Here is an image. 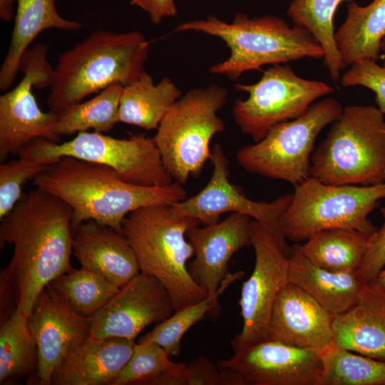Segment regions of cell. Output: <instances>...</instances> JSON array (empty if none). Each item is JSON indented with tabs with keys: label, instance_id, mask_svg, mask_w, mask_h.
<instances>
[{
	"label": "cell",
	"instance_id": "1",
	"mask_svg": "<svg viewBox=\"0 0 385 385\" xmlns=\"http://www.w3.org/2000/svg\"><path fill=\"white\" fill-rule=\"evenodd\" d=\"M72 209L39 188L23 193L1 218L0 247H14L0 274L1 321L16 309L29 316L41 291L73 270Z\"/></svg>",
	"mask_w": 385,
	"mask_h": 385
},
{
	"label": "cell",
	"instance_id": "2",
	"mask_svg": "<svg viewBox=\"0 0 385 385\" xmlns=\"http://www.w3.org/2000/svg\"><path fill=\"white\" fill-rule=\"evenodd\" d=\"M36 188L63 200L72 209L73 230L94 220L122 232L132 212L154 205H173L188 198L183 185L145 186L123 180L113 168L64 156L34 179Z\"/></svg>",
	"mask_w": 385,
	"mask_h": 385
},
{
	"label": "cell",
	"instance_id": "3",
	"mask_svg": "<svg viewBox=\"0 0 385 385\" xmlns=\"http://www.w3.org/2000/svg\"><path fill=\"white\" fill-rule=\"evenodd\" d=\"M150 42L140 32L96 31L61 53L54 68L49 111L58 113L120 82L125 86L145 70Z\"/></svg>",
	"mask_w": 385,
	"mask_h": 385
},
{
	"label": "cell",
	"instance_id": "4",
	"mask_svg": "<svg viewBox=\"0 0 385 385\" xmlns=\"http://www.w3.org/2000/svg\"><path fill=\"white\" fill-rule=\"evenodd\" d=\"M175 31L201 32L222 39L230 54L209 71L232 80L238 79L246 71H263L261 67L265 65L324 56L322 46L305 28L297 24L291 26L274 16L250 18L237 13L232 23L207 16L205 19L180 23Z\"/></svg>",
	"mask_w": 385,
	"mask_h": 385
},
{
	"label": "cell",
	"instance_id": "5",
	"mask_svg": "<svg viewBox=\"0 0 385 385\" xmlns=\"http://www.w3.org/2000/svg\"><path fill=\"white\" fill-rule=\"evenodd\" d=\"M200 223L175 213L170 205L139 208L123 222V235L135 254L140 272L163 284L175 311L208 296L192 279L188 265L195 252L186 233Z\"/></svg>",
	"mask_w": 385,
	"mask_h": 385
},
{
	"label": "cell",
	"instance_id": "6",
	"mask_svg": "<svg viewBox=\"0 0 385 385\" xmlns=\"http://www.w3.org/2000/svg\"><path fill=\"white\" fill-rule=\"evenodd\" d=\"M377 106L343 109L314 150L310 175L329 185L385 182V118Z\"/></svg>",
	"mask_w": 385,
	"mask_h": 385
},
{
	"label": "cell",
	"instance_id": "7",
	"mask_svg": "<svg viewBox=\"0 0 385 385\" xmlns=\"http://www.w3.org/2000/svg\"><path fill=\"white\" fill-rule=\"evenodd\" d=\"M228 92L217 84L192 88L168 111L153 138L164 167L173 180L184 185L198 177L210 158V142L225 130L217 112Z\"/></svg>",
	"mask_w": 385,
	"mask_h": 385
},
{
	"label": "cell",
	"instance_id": "8",
	"mask_svg": "<svg viewBox=\"0 0 385 385\" xmlns=\"http://www.w3.org/2000/svg\"><path fill=\"white\" fill-rule=\"evenodd\" d=\"M385 199V182L373 185H329L309 176L294 185L282 219L286 240H307L329 229H352L368 237L377 228L369 215Z\"/></svg>",
	"mask_w": 385,
	"mask_h": 385
},
{
	"label": "cell",
	"instance_id": "9",
	"mask_svg": "<svg viewBox=\"0 0 385 385\" xmlns=\"http://www.w3.org/2000/svg\"><path fill=\"white\" fill-rule=\"evenodd\" d=\"M343 109L332 98L315 102L299 117L274 125L260 140L238 149L237 162L250 173L294 186L311 176L317 138Z\"/></svg>",
	"mask_w": 385,
	"mask_h": 385
},
{
	"label": "cell",
	"instance_id": "10",
	"mask_svg": "<svg viewBox=\"0 0 385 385\" xmlns=\"http://www.w3.org/2000/svg\"><path fill=\"white\" fill-rule=\"evenodd\" d=\"M19 156L47 166L62 157H73L107 165L123 180L145 186L165 185L173 182L153 138L142 133H130L129 138L120 139L85 131L63 143L40 138L25 146Z\"/></svg>",
	"mask_w": 385,
	"mask_h": 385
},
{
	"label": "cell",
	"instance_id": "11",
	"mask_svg": "<svg viewBox=\"0 0 385 385\" xmlns=\"http://www.w3.org/2000/svg\"><path fill=\"white\" fill-rule=\"evenodd\" d=\"M235 88L247 93L248 97L235 101L234 120L255 142L274 125L299 117L316 100L334 91L328 83L303 78L282 64L263 71L255 83H237Z\"/></svg>",
	"mask_w": 385,
	"mask_h": 385
},
{
	"label": "cell",
	"instance_id": "12",
	"mask_svg": "<svg viewBox=\"0 0 385 385\" xmlns=\"http://www.w3.org/2000/svg\"><path fill=\"white\" fill-rule=\"evenodd\" d=\"M48 48L39 43L24 53L19 67L20 82L0 96V160L40 138L59 143L55 133L56 114L41 110L33 88L51 87L54 68L47 59Z\"/></svg>",
	"mask_w": 385,
	"mask_h": 385
},
{
	"label": "cell",
	"instance_id": "13",
	"mask_svg": "<svg viewBox=\"0 0 385 385\" xmlns=\"http://www.w3.org/2000/svg\"><path fill=\"white\" fill-rule=\"evenodd\" d=\"M251 245L255 251V266L242 284L239 302L242 328L231 342L233 351L268 339L275 299L289 282L287 253L255 220L251 221Z\"/></svg>",
	"mask_w": 385,
	"mask_h": 385
},
{
	"label": "cell",
	"instance_id": "14",
	"mask_svg": "<svg viewBox=\"0 0 385 385\" xmlns=\"http://www.w3.org/2000/svg\"><path fill=\"white\" fill-rule=\"evenodd\" d=\"M210 160L212 174L207 185L195 195L170 205L172 210L193 217L205 225L219 222L220 215L225 212L247 215L265 227L288 253L282 219L291 202L292 193L272 202L254 201L230 182L229 160L220 144L212 148Z\"/></svg>",
	"mask_w": 385,
	"mask_h": 385
},
{
	"label": "cell",
	"instance_id": "15",
	"mask_svg": "<svg viewBox=\"0 0 385 385\" xmlns=\"http://www.w3.org/2000/svg\"><path fill=\"white\" fill-rule=\"evenodd\" d=\"M217 366L222 385H319L320 352L267 339L234 351Z\"/></svg>",
	"mask_w": 385,
	"mask_h": 385
},
{
	"label": "cell",
	"instance_id": "16",
	"mask_svg": "<svg viewBox=\"0 0 385 385\" xmlns=\"http://www.w3.org/2000/svg\"><path fill=\"white\" fill-rule=\"evenodd\" d=\"M175 311L163 284L154 277L140 272L88 318L90 337L135 340L146 327L164 321Z\"/></svg>",
	"mask_w": 385,
	"mask_h": 385
},
{
	"label": "cell",
	"instance_id": "17",
	"mask_svg": "<svg viewBox=\"0 0 385 385\" xmlns=\"http://www.w3.org/2000/svg\"><path fill=\"white\" fill-rule=\"evenodd\" d=\"M29 325L38 354L34 382L50 385L69 351L90 337L89 319L76 313L49 284L38 296Z\"/></svg>",
	"mask_w": 385,
	"mask_h": 385
},
{
	"label": "cell",
	"instance_id": "18",
	"mask_svg": "<svg viewBox=\"0 0 385 385\" xmlns=\"http://www.w3.org/2000/svg\"><path fill=\"white\" fill-rule=\"evenodd\" d=\"M251 218L232 213L222 221L190 227L187 239L194 249L188 270L195 282L208 294L215 293L227 276L228 264L241 248L251 245Z\"/></svg>",
	"mask_w": 385,
	"mask_h": 385
},
{
	"label": "cell",
	"instance_id": "19",
	"mask_svg": "<svg viewBox=\"0 0 385 385\" xmlns=\"http://www.w3.org/2000/svg\"><path fill=\"white\" fill-rule=\"evenodd\" d=\"M334 316L305 291L288 282L275 299L268 339L320 352L334 342Z\"/></svg>",
	"mask_w": 385,
	"mask_h": 385
},
{
	"label": "cell",
	"instance_id": "20",
	"mask_svg": "<svg viewBox=\"0 0 385 385\" xmlns=\"http://www.w3.org/2000/svg\"><path fill=\"white\" fill-rule=\"evenodd\" d=\"M73 255L81 267L95 272L121 287L140 272L135 254L123 235L88 220L73 230Z\"/></svg>",
	"mask_w": 385,
	"mask_h": 385
},
{
	"label": "cell",
	"instance_id": "21",
	"mask_svg": "<svg viewBox=\"0 0 385 385\" xmlns=\"http://www.w3.org/2000/svg\"><path fill=\"white\" fill-rule=\"evenodd\" d=\"M135 340L88 337L67 354L56 369L55 385H112L132 356Z\"/></svg>",
	"mask_w": 385,
	"mask_h": 385
},
{
	"label": "cell",
	"instance_id": "22",
	"mask_svg": "<svg viewBox=\"0 0 385 385\" xmlns=\"http://www.w3.org/2000/svg\"><path fill=\"white\" fill-rule=\"evenodd\" d=\"M332 327L340 347L385 361V293L374 282L352 307L334 316Z\"/></svg>",
	"mask_w": 385,
	"mask_h": 385
},
{
	"label": "cell",
	"instance_id": "23",
	"mask_svg": "<svg viewBox=\"0 0 385 385\" xmlns=\"http://www.w3.org/2000/svg\"><path fill=\"white\" fill-rule=\"evenodd\" d=\"M289 282L296 284L329 312L352 307L367 284L358 272H333L317 266L296 242L288 250Z\"/></svg>",
	"mask_w": 385,
	"mask_h": 385
},
{
	"label": "cell",
	"instance_id": "24",
	"mask_svg": "<svg viewBox=\"0 0 385 385\" xmlns=\"http://www.w3.org/2000/svg\"><path fill=\"white\" fill-rule=\"evenodd\" d=\"M58 0H17L10 45L0 68V89L9 90L19 71L21 59L37 36L56 29L76 31L83 24L63 18L57 11Z\"/></svg>",
	"mask_w": 385,
	"mask_h": 385
},
{
	"label": "cell",
	"instance_id": "25",
	"mask_svg": "<svg viewBox=\"0 0 385 385\" xmlns=\"http://www.w3.org/2000/svg\"><path fill=\"white\" fill-rule=\"evenodd\" d=\"M346 17L335 32V39L346 66L363 60L378 61L380 44L385 36V0H373L361 6L346 4Z\"/></svg>",
	"mask_w": 385,
	"mask_h": 385
},
{
	"label": "cell",
	"instance_id": "26",
	"mask_svg": "<svg viewBox=\"0 0 385 385\" xmlns=\"http://www.w3.org/2000/svg\"><path fill=\"white\" fill-rule=\"evenodd\" d=\"M182 96L181 91L169 78L157 84L145 71L137 79L123 86L118 120L146 130H157L163 118Z\"/></svg>",
	"mask_w": 385,
	"mask_h": 385
},
{
	"label": "cell",
	"instance_id": "27",
	"mask_svg": "<svg viewBox=\"0 0 385 385\" xmlns=\"http://www.w3.org/2000/svg\"><path fill=\"white\" fill-rule=\"evenodd\" d=\"M369 237L352 229L315 232L301 249L314 265L333 272H357L365 255Z\"/></svg>",
	"mask_w": 385,
	"mask_h": 385
},
{
	"label": "cell",
	"instance_id": "28",
	"mask_svg": "<svg viewBox=\"0 0 385 385\" xmlns=\"http://www.w3.org/2000/svg\"><path fill=\"white\" fill-rule=\"evenodd\" d=\"M38 354L29 317L16 309L1 321L0 384H14L36 374ZM36 376V375H35Z\"/></svg>",
	"mask_w": 385,
	"mask_h": 385
},
{
	"label": "cell",
	"instance_id": "29",
	"mask_svg": "<svg viewBox=\"0 0 385 385\" xmlns=\"http://www.w3.org/2000/svg\"><path fill=\"white\" fill-rule=\"evenodd\" d=\"M123 85L115 82L95 97L68 106L56 114L55 133L61 138L90 129L111 131L118 123V115Z\"/></svg>",
	"mask_w": 385,
	"mask_h": 385
},
{
	"label": "cell",
	"instance_id": "30",
	"mask_svg": "<svg viewBox=\"0 0 385 385\" xmlns=\"http://www.w3.org/2000/svg\"><path fill=\"white\" fill-rule=\"evenodd\" d=\"M349 0H292L287 15L305 28L324 51V63L334 81L340 78L344 63L335 39L334 16L339 4Z\"/></svg>",
	"mask_w": 385,
	"mask_h": 385
},
{
	"label": "cell",
	"instance_id": "31",
	"mask_svg": "<svg viewBox=\"0 0 385 385\" xmlns=\"http://www.w3.org/2000/svg\"><path fill=\"white\" fill-rule=\"evenodd\" d=\"M187 375L188 364L172 361L157 344L139 342L112 385H186Z\"/></svg>",
	"mask_w": 385,
	"mask_h": 385
},
{
	"label": "cell",
	"instance_id": "32",
	"mask_svg": "<svg viewBox=\"0 0 385 385\" xmlns=\"http://www.w3.org/2000/svg\"><path fill=\"white\" fill-rule=\"evenodd\" d=\"M319 385H385V361L338 346L334 342L320 351Z\"/></svg>",
	"mask_w": 385,
	"mask_h": 385
},
{
	"label": "cell",
	"instance_id": "33",
	"mask_svg": "<svg viewBox=\"0 0 385 385\" xmlns=\"http://www.w3.org/2000/svg\"><path fill=\"white\" fill-rule=\"evenodd\" d=\"M50 284L76 313L87 318L101 310L120 289L103 276L83 267L73 269Z\"/></svg>",
	"mask_w": 385,
	"mask_h": 385
},
{
	"label": "cell",
	"instance_id": "34",
	"mask_svg": "<svg viewBox=\"0 0 385 385\" xmlns=\"http://www.w3.org/2000/svg\"><path fill=\"white\" fill-rule=\"evenodd\" d=\"M244 275L243 272L228 274L215 293L204 299L187 305L158 323L153 329L139 342H152L160 346L170 356H178L181 352V342L184 334L196 323L202 320L217 304L218 297L227 287Z\"/></svg>",
	"mask_w": 385,
	"mask_h": 385
},
{
	"label": "cell",
	"instance_id": "35",
	"mask_svg": "<svg viewBox=\"0 0 385 385\" xmlns=\"http://www.w3.org/2000/svg\"><path fill=\"white\" fill-rule=\"evenodd\" d=\"M48 167L22 156L0 165V219L20 200L23 185Z\"/></svg>",
	"mask_w": 385,
	"mask_h": 385
},
{
	"label": "cell",
	"instance_id": "36",
	"mask_svg": "<svg viewBox=\"0 0 385 385\" xmlns=\"http://www.w3.org/2000/svg\"><path fill=\"white\" fill-rule=\"evenodd\" d=\"M344 87L359 86L374 92L376 106L385 114V68L376 61L363 60L351 65L342 75Z\"/></svg>",
	"mask_w": 385,
	"mask_h": 385
},
{
	"label": "cell",
	"instance_id": "37",
	"mask_svg": "<svg viewBox=\"0 0 385 385\" xmlns=\"http://www.w3.org/2000/svg\"><path fill=\"white\" fill-rule=\"evenodd\" d=\"M380 212L384 223L369 237L366 251L357 271L366 283L374 281L385 267V206Z\"/></svg>",
	"mask_w": 385,
	"mask_h": 385
},
{
	"label": "cell",
	"instance_id": "38",
	"mask_svg": "<svg viewBox=\"0 0 385 385\" xmlns=\"http://www.w3.org/2000/svg\"><path fill=\"white\" fill-rule=\"evenodd\" d=\"M186 385H222L217 365L205 357H198L188 364Z\"/></svg>",
	"mask_w": 385,
	"mask_h": 385
},
{
	"label": "cell",
	"instance_id": "39",
	"mask_svg": "<svg viewBox=\"0 0 385 385\" xmlns=\"http://www.w3.org/2000/svg\"><path fill=\"white\" fill-rule=\"evenodd\" d=\"M130 4L146 12L154 24H159L163 19L175 16L178 13L174 0H130Z\"/></svg>",
	"mask_w": 385,
	"mask_h": 385
},
{
	"label": "cell",
	"instance_id": "40",
	"mask_svg": "<svg viewBox=\"0 0 385 385\" xmlns=\"http://www.w3.org/2000/svg\"><path fill=\"white\" fill-rule=\"evenodd\" d=\"M17 0H0V18L4 21H10L14 18V6Z\"/></svg>",
	"mask_w": 385,
	"mask_h": 385
},
{
	"label": "cell",
	"instance_id": "41",
	"mask_svg": "<svg viewBox=\"0 0 385 385\" xmlns=\"http://www.w3.org/2000/svg\"><path fill=\"white\" fill-rule=\"evenodd\" d=\"M375 284L385 293V269L381 270L374 281Z\"/></svg>",
	"mask_w": 385,
	"mask_h": 385
},
{
	"label": "cell",
	"instance_id": "42",
	"mask_svg": "<svg viewBox=\"0 0 385 385\" xmlns=\"http://www.w3.org/2000/svg\"><path fill=\"white\" fill-rule=\"evenodd\" d=\"M380 58L383 60V66L385 68V36L381 41L380 44Z\"/></svg>",
	"mask_w": 385,
	"mask_h": 385
}]
</instances>
